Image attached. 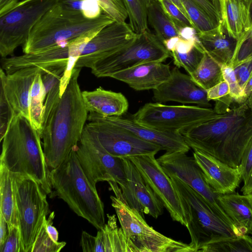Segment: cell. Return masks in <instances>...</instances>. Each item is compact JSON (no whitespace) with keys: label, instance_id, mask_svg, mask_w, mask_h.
<instances>
[{"label":"cell","instance_id":"484cf974","mask_svg":"<svg viewBox=\"0 0 252 252\" xmlns=\"http://www.w3.org/2000/svg\"><path fill=\"white\" fill-rule=\"evenodd\" d=\"M220 5L223 28L237 41L252 26L248 8L241 0H220Z\"/></svg>","mask_w":252,"mask_h":252},{"label":"cell","instance_id":"836d02e7","mask_svg":"<svg viewBox=\"0 0 252 252\" xmlns=\"http://www.w3.org/2000/svg\"><path fill=\"white\" fill-rule=\"evenodd\" d=\"M127 11L129 25L140 34L148 30L147 5L144 0H122Z\"/></svg>","mask_w":252,"mask_h":252},{"label":"cell","instance_id":"d6a6232c","mask_svg":"<svg viewBox=\"0 0 252 252\" xmlns=\"http://www.w3.org/2000/svg\"><path fill=\"white\" fill-rule=\"evenodd\" d=\"M201 252H252V237L248 234L228 237L212 242L202 248Z\"/></svg>","mask_w":252,"mask_h":252},{"label":"cell","instance_id":"603a6c76","mask_svg":"<svg viewBox=\"0 0 252 252\" xmlns=\"http://www.w3.org/2000/svg\"><path fill=\"white\" fill-rule=\"evenodd\" d=\"M171 72L168 64L151 62L118 72L110 78L126 83L135 91L154 90L169 78Z\"/></svg>","mask_w":252,"mask_h":252},{"label":"cell","instance_id":"d4e9b609","mask_svg":"<svg viewBox=\"0 0 252 252\" xmlns=\"http://www.w3.org/2000/svg\"><path fill=\"white\" fill-rule=\"evenodd\" d=\"M82 94L89 113H96L103 117H120L128 109V100L121 93L99 87L91 91H83Z\"/></svg>","mask_w":252,"mask_h":252},{"label":"cell","instance_id":"ee69618b","mask_svg":"<svg viewBox=\"0 0 252 252\" xmlns=\"http://www.w3.org/2000/svg\"><path fill=\"white\" fill-rule=\"evenodd\" d=\"M206 92L209 100H216L229 94L230 89L227 82L224 80L206 90Z\"/></svg>","mask_w":252,"mask_h":252},{"label":"cell","instance_id":"52a82bcc","mask_svg":"<svg viewBox=\"0 0 252 252\" xmlns=\"http://www.w3.org/2000/svg\"><path fill=\"white\" fill-rule=\"evenodd\" d=\"M108 183L115 194L110 196L111 205L126 236L137 252H189L188 244L166 236L150 226L138 211L128 205L119 185Z\"/></svg>","mask_w":252,"mask_h":252},{"label":"cell","instance_id":"ab89813d","mask_svg":"<svg viewBox=\"0 0 252 252\" xmlns=\"http://www.w3.org/2000/svg\"><path fill=\"white\" fill-rule=\"evenodd\" d=\"M201 9L217 27L222 26L220 0H191Z\"/></svg>","mask_w":252,"mask_h":252},{"label":"cell","instance_id":"44dd1931","mask_svg":"<svg viewBox=\"0 0 252 252\" xmlns=\"http://www.w3.org/2000/svg\"><path fill=\"white\" fill-rule=\"evenodd\" d=\"M70 59V43L37 53L1 58V68L6 74L25 68H38L44 72L66 68Z\"/></svg>","mask_w":252,"mask_h":252},{"label":"cell","instance_id":"f5cc1de1","mask_svg":"<svg viewBox=\"0 0 252 252\" xmlns=\"http://www.w3.org/2000/svg\"><path fill=\"white\" fill-rule=\"evenodd\" d=\"M241 191L244 195L252 194V172L248 180L244 183Z\"/></svg>","mask_w":252,"mask_h":252},{"label":"cell","instance_id":"7402d4cb","mask_svg":"<svg viewBox=\"0 0 252 252\" xmlns=\"http://www.w3.org/2000/svg\"><path fill=\"white\" fill-rule=\"evenodd\" d=\"M108 220L96 236L83 231L80 245L85 252H137L133 244L117 224L115 215H107Z\"/></svg>","mask_w":252,"mask_h":252},{"label":"cell","instance_id":"680465c9","mask_svg":"<svg viewBox=\"0 0 252 252\" xmlns=\"http://www.w3.org/2000/svg\"><path fill=\"white\" fill-rule=\"evenodd\" d=\"M146 5L148 4V3L151 0H144Z\"/></svg>","mask_w":252,"mask_h":252},{"label":"cell","instance_id":"db71d44e","mask_svg":"<svg viewBox=\"0 0 252 252\" xmlns=\"http://www.w3.org/2000/svg\"><path fill=\"white\" fill-rule=\"evenodd\" d=\"M170 0L176 6H177L182 11V12L189 19V18L188 15V14H187V13L185 9V7H184L181 0Z\"/></svg>","mask_w":252,"mask_h":252},{"label":"cell","instance_id":"30bf717a","mask_svg":"<svg viewBox=\"0 0 252 252\" xmlns=\"http://www.w3.org/2000/svg\"><path fill=\"white\" fill-rule=\"evenodd\" d=\"M219 115L208 107L184 104L169 105L156 102L146 103L132 115L131 119L155 129L180 133Z\"/></svg>","mask_w":252,"mask_h":252},{"label":"cell","instance_id":"9c48e42d","mask_svg":"<svg viewBox=\"0 0 252 252\" xmlns=\"http://www.w3.org/2000/svg\"><path fill=\"white\" fill-rule=\"evenodd\" d=\"M170 56L163 42L148 30L138 34L129 45L96 62L91 72L97 77H110L143 63L163 62Z\"/></svg>","mask_w":252,"mask_h":252},{"label":"cell","instance_id":"ffe728a7","mask_svg":"<svg viewBox=\"0 0 252 252\" xmlns=\"http://www.w3.org/2000/svg\"><path fill=\"white\" fill-rule=\"evenodd\" d=\"M38 68H25L10 74L0 70V89L13 112L14 116L22 115L30 121L29 95L31 87L37 73Z\"/></svg>","mask_w":252,"mask_h":252},{"label":"cell","instance_id":"e575fe53","mask_svg":"<svg viewBox=\"0 0 252 252\" xmlns=\"http://www.w3.org/2000/svg\"><path fill=\"white\" fill-rule=\"evenodd\" d=\"M170 53L176 66L179 68L183 67L189 75L197 68L203 58L205 50L198 39L188 52L180 53L173 51Z\"/></svg>","mask_w":252,"mask_h":252},{"label":"cell","instance_id":"8992f818","mask_svg":"<svg viewBox=\"0 0 252 252\" xmlns=\"http://www.w3.org/2000/svg\"><path fill=\"white\" fill-rule=\"evenodd\" d=\"M169 176L187 212V228L190 237V242L188 244L189 252H200L206 245L219 239L243 235L238 228L220 218L192 188L176 176Z\"/></svg>","mask_w":252,"mask_h":252},{"label":"cell","instance_id":"8fae6325","mask_svg":"<svg viewBox=\"0 0 252 252\" xmlns=\"http://www.w3.org/2000/svg\"><path fill=\"white\" fill-rule=\"evenodd\" d=\"M75 150L83 171L94 187L100 181L114 182L120 188L125 186L126 177L122 158L109 154L87 125Z\"/></svg>","mask_w":252,"mask_h":252},{"label":"cell","instance_id":"f6af8a7d","mask_svg":"<svg viewBox=\"0 0 252 252\" xmlns=\"http://www.w3.org/2000/svg\"><path fill=\"white\" fill-rule=\"evenodd\" d=\"M240 167L242 180L245 183L252 172V141L245 151L243 157Z\"/></svg>","mask_w":252,"mask_h":252},{"label":"cell","instance_id":"f907efd6","mask_svg":"<svg viewBox=\"0 0 252 252\" xmlns=\"http://www.w3.org/2000/svg\"><path fill=\"white\" fill-rule=\"evenodd\" d=\"M20 1L19 0H0V17L14 8Z\"/></svg>","mask_w":252,"mask_h":252},{"label":"cell","instance_id":"11a10c76","mask_svg":"<svg viewBox=\"0 0 252 252\" xmlns=\"http://www.w3.org/2000/svg\"><path fill=\"white\" fill-rule=\"evenodd\" d=\"M247 7H248L249 11L251 23L252 24V0H250Z\"/></svg>","mask_w":252,"mask_h":252},{"label":"cell","instance_id":"4316f807","mask_svg":"<svg viewBox=\"0 0 252 252\" xmlns=\"http://www.w3.org/2000/svg\"><path fill=\"white\" fill-rule=\"evenodd\" d=\"M218 202L233 224L243 234L252 231V208L245 195L220 194Z\"/></svg>","mask_w":252,"mask_h":252},{"label":"cell","instance_id":"277c9868","mask_svg":"<svg viewBox=\"0 0 252 252\" xmlns=\"http://www.w3.org/2000/svg\"><path fill=\"white\" fill-rule=\"evenodd\" d=\"M114 22L103 12L95 18H86L81 12L70 10L57 1L33 27L23 52L37 53L83 36H95Z\"/></svg>","mask_w":252,"mask_h":252},{"label":"cell","instance_id":"b9f144b4","mask_svg":"<svg viewBox=\"0 0 252 252\" xmlns=\"http://www.w3.org/2000/svg\"><path fill=\"white\" fill-rule=\"evenodd\" d=\"M0 252H23L19 227L12 226L8 229L6 239L0 247Z\"/></svg>","mask_w":252,"mask_h":252},{"label":"cell","instance_id":"9a60e30c","mask_svg":"<svg viewBox=\"0 0 252 252\" xmlns=\"http://www.w3.org/2000/svg\"><path fill=\"white\" fill-rule=\"evenodd\" d=\"M157 159L169 175L176 176L188 184L204 198L220 218L237 228L220 206L218 200L220 194L215 192L207 183L193 157L184 152H165Z\"/></svg>","mask_w":252,"mask_h":252},{"label":"cell","instance_id":"7bdbcfd3","mask_svg":"<svg viewBox=\"0 0 252 252\" xmlns=\"http://www.w3.org/2000/svg\"><path fill=\"white\" fill-rule=\"evenodd\" d=\"M238 81L244 90L252 73V57L233 66Z\"/></svg>","mask_w":252,"mask_h":252},{"label":"cell","instance_id":"3957f363","mask_svg":"<svg viewBox=\"0 0 252 252\" xmlns=\"http://www.w3.org/2000/svg\"><path fill=\"white\" fill-rule=\"evenodd\" d=\"M40 131L22 115L13 117L2 139L0 162L11 173L31 176L46 194L52 191Z\"/></svg>","mask_w":252,"mask_h":252},{"label":"cell","instance_id":"91938a15","mask_svg":"<svg viewBox=\"0 0 252 252\" xmlns=\"http://www.w3.org/2000/svg\"><path fill=\"white\" fill-rule=\"evenodd\" d=\"M250 234L252 236V231L251 232Z\"/></svg>","mask_w":252,"mask_h":252},{"label":"cell","instance_id":"5b68a950","mask_svg":"<svg viewBox=\"0 0 252 252\" xmlns=\"http://www.w3.org/2000/svg\"><path fill=\"white\" fill-rule=\"evenodd\" d=\"M75 148L59 166L50 171V196L63 200L76 214L99 230L105 224L104 204L83 171Z\"/></svg>","mask_w":252,"mask_h":252},{"label":"cell","instance_id":"e0dca14e","mask_svg":"<svg viewBox=\"0 0 252 252\" xmlns=\"http://www.w3.org/2000/svg\"><path fill=\"white\" fill-rule=\"evenodd\" d=\"M123 162L126 183L120 187L128 205L144 217V214L157 219L163 213V205L149 184L128 158H121Z\"/></svg>","mask_w":252,"mask_h":252},{"label":"cell","instance_id":"5bb4252c","mask_svg":"<svg viewBox=\"0 0 252 252\" xmlns=\"http://www.w3.org/2000/svg\"><path fill=\"white\" fill-rule=\"evenodd\" d=\"M167 210L174 221L187 227L188 216L184 203L171 177L160 165L155 155L128 158Z\"/></svg>","mask_w":252,"mask_h":252},{"label":"cell","instance_id":"f546056e","mask_svg":"<svg viewBox=\"0 0 252 252\" xmlns=\"http://www.w3.org/2000/svg\"><path fill=\"white\" fill-rule=\"evenodd\" d=\"M0 212L7 222L8 228L19 227L12 180L10 172L1 162H0Z\"/></svg>","mask_w":252,"mask_h":252},{"label":"cell","instance_id":"6da1fadb","mask_svg":"<svg viewBox=\"0 0 252 252\" xmlns=\"http://www.w3.org/2000/svg\"><path fill=\"white\" fill-rule=\"evenodd\" d=\"M80 68H74L69 82L60 94V82L46 94L41 130L47 165L59 166L77 145L88 120L78 83Z\"/></svg>","mask_w":252,"mask_h":252},{"label":"cell","instance_id":"ac0fdd59","mask_svg":"<svg viewBox=\"0 0 252 252\" xmlns=\"http://www.w3.org/2000/svg\"><path fill=\"white\" fill-rule=\"evenodd\" d=\"M153 98L159 103L174 101L204 107L211 106L206 91L199 87L189 74L182 73L176 66L171 69L169 78L153 90Z\"/></svg>","mask_w":252,"mask_h":252},{"label":"cell","instance_id":"f1b7e54d","mask_svg":"<svg viewBox=\"0 0 252 252\" xmlns=\"http://www.w3.org/2000/svg\"><path fill=\"white\" fill-rule=\"evenodd\" d=\"M146 8L148 23L162 42L171 38L180 36L179 30L158 0H151Z\"/></svg>","mask_w":252,"mask_h":252},{"label":"cell","instance_id":"4dcf8cb0","mask_svg":"<svg viewBox=\"0 0 252 252\" xmlns=\"http://www.w3.org/2000/svg\"><path fill=\"white\" fill-rule=\"evenodd\" d=\"M221 65L205 51L197 68L189 75L199 87L206 91L224 80Z\"/></svg>","mask_w":252,"mask_h":252},{"label":"cell","instance_id":"7c38bea8","mask_svg":"<svg viewBox=\"0 0 252 252\" xmlns=\"http://www.w3.org/2000/svg\"><path fill=\"white\" fill-rule=\"evenodd\" d=\"M58 0H23L0 17V55H11L26 43L30 32L40 19Z\"/></svg>","mask_w":252,"mask_h":252},{"label":"cell","instance_id":"bcb514c9","mask_svg":"<svg viewBox=\"0 0 252 252\" xmlns=\"http://www.w3.org/2000/svg\"><path fill=\"white\" fill-rule=\"evenodd\" d=\"M102 10L95 0H84L82 13L87 18L94 19L99 16Z\"/></svg>","mask_w":252,"mask_h":252},{"label":"cell","instance_id":"cb8c5ba5","mask_svg":"<svg viewBox=\"0 0 252 252\" xmlns=\"http://www.w3.org/2000/svg\"><path fill=\"white\" fill-rule=\"evenodd\" d=\"M109 122L131 132L140 139L160 147L165 152L188 153L189 147L180 133L155 129L141 125L131 119L120 117H104Z\"/></svg>","mask_w":252,"mask_h":252},{"label":"cell","instance_id":"d590c367","mask_svg":"<svg viewBox=\"0 0 252 252\" xmlns=\"http://www.w3.org/2000/svg\"><path fill=\"white\" fill-rule=\"evenodd\" d=\"M181 0L196 33L205 32L218 28L206 14L191 0Z\"/></svg>","mask_w":252,"mask_h":252},{"label":"cell","instance_id":"1f68e13d","mask_svg":"<svg viewBox=\"0 0 252 252\" xmlns=\"http://www.w3.org/2000/svg\"><path fill=\"white\" fill-rule=\"evenodd\" d=\"M46 94L41 72L36 75L31 88L29 95V113L30 122L36 129L41 132L44 101Z\"/></svg>","mask_w":252,"mask_h":252},{"label":"cell","instance_id":"ba28073f","mask_svg":"<svg viewBox=\"0 0 252 252\" xmlns=\"http://www.w3.org/2000/svg\"><path fill=\"white\" fill-rule=\"evenodd\" d=\"M23 252H31L49 212L46 193L31 176L10 173Z\"/></svg>","mask_w":252,"mask_h":252},{"label":"cell","instance_id":"74e56055","mask_svg":"<svg viewBox=\"0 0 252 252\" xmlns=\"http://www.w3.org/2000/svg\"><path fill=\"white\" fill-rule=\"evenodd\" d=\"M221 70L223 79L229 86V95L234 101L238 103L245 102L248 97L238 81L232 65L230 64H222Z\"/></svg>","mask_w":252,"mask_h":252},{"label":"cell","instance_id":"6f0895ef","mask_svg":"<svg viewBox=\"0 0 252 252\" xmlns=\"http://www.w3.org/2000/svg\"><path fill=\"white\" fill-rule=\"evenodd\" d=\"M241 0L243 1L245 3V4L246 5V6H247L251 0Z\"/></svg>","mask_w":252,"mask_h":252},{"label":"cell","instance_id":"7a4b0ae2","mask_svg":"<svg viewBox=\"0 0 252 252\" xmlns=\"http://www.w3.org/2000/svg\"><path fill=\"white\" fill-rule=\"evenodd\" d=\"M252 111V96L227 112L180 133L190 148L208 154L233 167H238L248 143L243 124Z\"/></svg>","mask_w":252,"mask_h":252},{"label":"cell","instance_id":"d6986e66","mask_svg":"<svg viewBox=\"0 0 252 252\" xmlns=\"http://www.w3.org/2000/svg\"><path fill=\"white\" fill-rule=\"evenodd\" d=\"M193 151V157L214 192L218 194L235 193L242 180L240 166L233 167L208 154Z\"/></svg>","mask_w":252,"mask_h":252},{"label":"cell","instance_id":"4fadbf2b","mask_svg":"<svg viewBox=\"0 0 252 252\" xmlns=\"http://www.w3.org/2000/svg\"><path fill=\"white\" fill-rule=\"evenodd\" d=\"M87 121L86 125L94 131L100 144L113 157L128 158L156 155L162 150L160 147L140 139L96 113L89 112Z\"/></svg>","mask_w":252,"mask_h":252},{"label":"cell","instance_id":"c3c4849f","mask_svg":"<svg viewBox=\"0 0 252 252\" xmlns=\"http://www.w3.org/2000/svg\"><path fill=\"white\" fill-rule=\"evenodd\" d=\"M54 212H51L49 217L44 220L45 229L50 237L55 242H58L59 233L55 227L53 226L55 217Z\"/></svg>","mask_w":252,"mask_h":252},{"label":"cell","instance_id":"60d3db41","mask_svg":"<svg viewBox=\"0 0 252 252\" xmlns=\"http://www.w3.org/2000/svg\"><path fill=\"white\" fill-rule=\"evenodd\" d=\"M180 32L186 27L193 28L190 20L169 0H158Z\"/></svg>","mask_w":252,"mask_h":252},{"label":"cell","instance_id":"83f0119b","mask_svg":"<svg viewBox=\"0 0 252 252\" xmlns=\"http://www.w3.org/2000/svg\"><path fill=\"white\" fill-rule=\"evenodd\" d=\"M196 36L205 51L220 64H230L237 41L227 34L222 26L196 33Z\"/></svg>","mask_w":252,"mask_h":252},{"label":"cell","instance_id":"8d00e7d4","mask_svg":"<svg viewBox=\"0 0 252 252\" xmlns=\"http://www.w3.org/2000/svg\"><path fill=\"white\" fill-rule=\"evenodd\" d=\"M65 245V242H55L50 237L45 229L44 220L31 252H59Z\"/></svg>","mask_w":252,"mask_h":252},{"label":"cell","instance_id":"f35d334b","mask_svg":"<svg viewBox=\"0 0 252 252\" xmlns=\"http://www.w3.org/2000/svg\"><path fill=\"white\" fill-rule=\"evenodd\" d=\"M102 12L115 22L124 23L128 17L127 11L122 0H95Z\"/></svg>","mask_w":252,"mask_h":252},{"label":"cell","instance_id":"2e32d148","mask_svg":"<svg viewBox=\"0 0 252 252\" xmlns=\"http://www.w3.org/2000/svg\"><path fill=\"white\" fill-rule=\"evenodd\" d=\"M138 34L126 22H114L100 30L85 45L74 68L88 67L99 60L129 45Z\"/></svg>","mask_w":252,"mask_h":252},{"label":"cell","instance_id":"816d5d0a","mask_svg":"<svg viewBox=\"0 0 252 252\" xmlns=\"http://www.w3.org/2000/svg\"><path fill=\"white\" fill-rule=\"evenodd\" d=\"M8 233L7 222L3 215L0 212V247L5 241Z\"/></svg>","mask_w":252,"mask_h":252},{"label":"cell","instance_id":"7dc6e473","mask_svg":"<svg viewBox=\"0 0 252 252\" xmlns=\"http://www.w3.org/2000/svg\"><path fill=\"white\" fill-rule=\"evenodd\" d=\"M215 101L216 104L214 110L219 114L227 112L230 109L229 107L231 103L234 101L229 94L220 98Z\"/></svg>","mask_w":252,"mask_h":252},{"label":"cell","instance_id":"9f6ffc18","mask_svg":"<svg viewBox=\"0 0 252 252\" xmlns=\"http://www.w3.org/2000/svg\"><path fill=\"white\" fill-rule=\"evenodd\" d=\"M252 208V194L245 195Z\"/></svg>","mask_w":252,"mask_h":252},{"label":"cell","instance_id":"681fc988","mask_svg":"<svg viewBox=\"0 0 252 252\" xmlns=\"http://www.w3.org/2000/svg\"><path fill=\"white\" fill-rule=\"evenodd\" d=\"M84 1V0H58V2L64 7L81 13Z\"/></svg>","mask_w":252,"mask_h":252}]
</instances>
